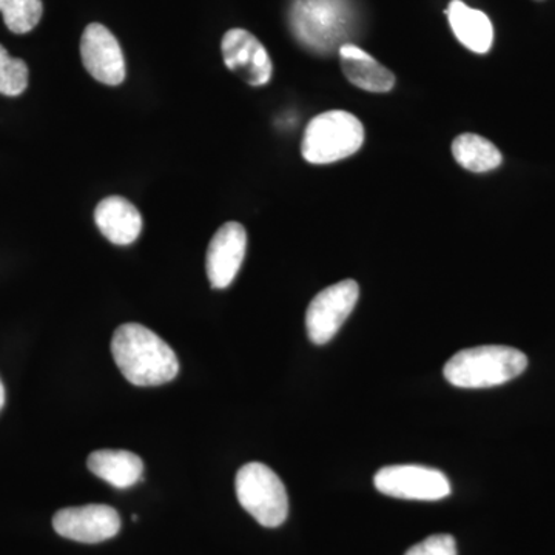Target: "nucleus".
Wrapping results in <instances>:
<instances>
[{"instance_id": "1", "label": "nucleus", "mask_w": 555, "mask_h": 555, "mask_svg": "<svg viewBox=\"0 0 555 555\" xmlns=\"http://www.w3.org/2000/svg\"><path fill=\"white\" fill-rule=\"evenodd\" d=\"M112 353L124 377L134 386H160L177 377V353L159 335L141 324L116 328Z\"/></svg>"}, {"instance_id": "2", "label": "nucleus", "mask_w": 555, "mask_h": 555, "mask_svg": "<svg viewBox=\"0 0 555 555\" xmlns=\"http://www.w3.org/2000/svg\"><path fill=\"white\" fill-rule=\"evenodd\" d=\"M288 24L305 49L332 54L349 43L356 11L349 0H292Z\"/></svg>"}, {"instance_id": "3", "label": "nucleus", "mask_w": 555, "mask_h": 555, "mask_svg": "<svg viewBox=\"0 0 555 555\" xmlns=\"http://www.w3.org/2000/svg\"><path fill=\"white\" fill-rule=\"evenodd\" d=\"M528 358L509 346H477L455 353L444 366V378L463 389L505 385L524 374Z\"/></svg>"}, {"instance_id": "4", "label": "nucleus", "mask_w": 555, "mask_h": 555, "mask_svg": "<svg viewBox=\"0 0 555 555\" xmlns=\"http://www.w3.org/2000/svg\"><path fill=\"white\" fill-rule=\"evenodd\" d=\"M364 142V127L352 113L331 109L315 116L301 142L302 158L324 166L356 155Z\"/></svg>"}, {"instance_id": "5", "label": "nucleus", "mask_w": 555, "mask_h": 555, "mask_svg": "<svg viewBox=\"0 0 555 555\" xmlns=\"http://www.w3.org/2000/svg\"><path fill=\"white\" fill-rule=\"evenodd\" d=\"M236 495L241 506L259 525L278 528L288 516L286 486L281 478L262 463H248L236 474Z\"/></svg>"}, {"instance_id": "6", "label": "nucleus", "mask_w": 555, "mask_h": 555, "mask_svg": "<svg viewBox=\"0 0 555 555\" xmlns=\"http://www.w3.org/2000/svg\"><path fill=\"white\" fill-rule=\"evenodd\" d=\"M360 298V287L353 280L339 281L321 291L306 312V328L313 345L323 346L338 334L339 328Z\"/></svg>"}, {"instance_id": "7", "label": "nucleus", "mask_w": 555, "mask_h": 555, "mask_svg": "<svg viewBox=\"0 0 555 555\" xmlns=\"http://www.w3.org/2000/svg\"><path fill=\"white\" fill-rule=\"evenodd\" d=\"M382 494L403 500L437 502L451 494L448 477L433 467L418 465L386 466L374 478Z\"/></svg>"}, {"instance_id": "8", "label": "nucleus", "mask_w": 555, "mask_h": 555, "mask_svg": "<svg viewBox=\"0 0 555 555\" xmlns=\"http://www.w3.org/2000/svg\"><path fill=\"white\" fill-rule=\"evenodd\" d=\"M80 56L87 72L105 86L126 80V60L118 39L102 24H90L80 39Z\"/></svg>"}, {"instance_id": "9", "label": "nucleus", "mask_w": 555, "mask_h": 555, "mask_svg": "<svg viewBox=\"0 0 555 555\" xmlns=\"http://www.w3.org/2000/svg\"><path fill=\"white\" fill-rule=\"evenodd\" d=\"M53 528L75 542L101 543L118 534L120 517L107 505L65 507L53 517Z\"/></svg>"}, {"instance_id": "10", "label": "nucleus", "mask_w": 555, "mask_h": 555, "mask_svg": "<svg viewBox=\"0 0 555 555\" xmlns=\"http://www.w3.org/2000/svg\"><path fill=\"white\" fill-rule=\"evenodd\" d=\"M221 50L225 67L236 73L248 86H266L272 79V60L251 33L233 28L222 38Z\"/></svg>"}, {"instance_id": "11", "label": "nucleus", "mask_w": 555, "mask_h": 555, "mask_svg": "<svg viewBox=\"0 0 555 555\" xmlns=\"http://www.w3.org/2000/svg\"><path fill=\"white\" fill-rule=\"evenodd\" d=\"M247 251V232L240 222H225L207 248V278L214 288H225L235 281Z\"/></svg>"}, {"instance_id": "12", "label": "nucleus", "mask_w": 555, "mask_h": 555, "mask_svg": "<svg viewBox=\"0 0 555 555\" xmlns=\"http://www.w3.org/2000/svg\"><path fill=\"white\" fill-rule=\"evenodd\" d=\"M94 221L102 235L116 246H129L142 232L141 214L122 196L102 199L94 210Z\"/></svg>"}, {"instance_id": "13", "label": "nucleus", "mask_w": 555, "mask_h": 555, "mask_svg": "<svg viewBox=\"0 0 555 555\" xmlns=\"http://www.w3.org/2000/svg\"><path fill=\"white\" fill-rule=\"evenodd\" d=\"M343 73L358 89L372 93H386L396 86V76L371 54L353 43H345L338 50Z\"/></svg>"}, {"instance_id": "14", "label": "nucleus", "mask_w": 555, "mask_h": 555, "mask_svg": "<svg viewBox=\"0 0 555 555\" xmlns=\"http://www.w3.org/2000/svg\"><path fill=\"white\" fill-rule=\"evenodd\" d=\"M448 20L455 38L474 53L485 54L494 42V28L483 11L470 9L462 0H452L448 7Z\"/></svg>"}, {"instance_id": "15", "label": "nucleus", "mask_w": 555, "mask_h": 555, "mask_svg": "<svg viewBox=\"0 0 555 555\" xmlns=\"http://www.w3.org/2000/svg\"><path fill=\"white\" fill-rule=\"evenodd\" d=\"M87 466L94 476L118 489L137 485L144 473V463L137 454L129 451H112V449L91 452Z\"/></svg>"}, {"instance_id": "16", "label": "nucleus", "mask_w": 555, "mask_h": 555, "mask_svg": "<svg viewBox=\"0 0 555 555\" xmlns=\"http://www.w3.org/2000/svg\"><path fill=\"white\" fill-rule=\"evenodd\" d=\"M452 155L463 169L486 173L500 167L502 153L488 139L476 133H463L452 142Z\"/></svg>"}, {"instance_id": "17", "label": "nucleus", "mask_w": 555, "mask_h": 555, "mask_svg": "<svg viewBox=\"0 0 555 555\" xmlns=\"http://www.w3.org/2000/svg\"><path fill=\"white\" fill-rule=\"evenodd\" d=\"M0 13L11 33L25 35L42 20V0H0Z\"/></svg>"}, {"instance_id": "18", "label": "nucleus", "mask_w": 555, "mask_h": 555, "mask_svg": "<svg viewBox=\"0 0 555 555\" xmlns=\"http://www.w3.org/2000/svg\"><path fill=\"white\" fill-rule=\"evenodd\" d=\"M28 87V67L24 61L10 56L0 46V94L14 98L24 93Z\"/></svg>"}, {"instance_id": "19", "label": "nucleus", "mask_w": 555, "mask_h": 555, "mask_svg": "<svg viewBox=\"0 0 555 555\" xmlns=\"http://www.w3.org/2000/svg\"><path fill=\"white\" fill-rule=\"evenodd\" d=\"M404 555H456V542L449 534L430 535L416 543Z\"/></svg>"}, {"instance_id": "20", "label": "nucleus", "mask_w": 555, "mask_h": 555, "mask_svg": "<svg viewBox=\"0 0 555 555\" xmlns=\"http://www.w3.org/2000/svg\"><path fill=\"white\" fill-rule=\"evenodd\" d=\"M3 404H5V387H3L2 379H0V411H2Z\"/></svg>"}]
</instances>
